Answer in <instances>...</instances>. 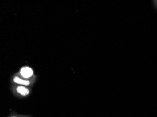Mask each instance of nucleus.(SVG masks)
<instances>
[{
	"label": "nucleus",
	"mask_w": 157,
	"mask_h": 117,
	"mask_svg": "<svg viewBox=\"0 0 157 117\" xmlns=\"http://www.w3.org/2000/svg\"><path fill=\"white\" fill-rule=\"evenodd\" d=\"M12 82L13 83L17 85H22L24 86H30L33 83L32 79H27L21 77L20 75H15L12 78Z\"/></svg>",
	"instance_id": "2"
},
{
	"label": "nucleus",
	"mask_w": 157,
	"mask_h": 117,
	"mask_svg": "<svg viewBox=\"0 0 157 117\" xmlns=\"http://www.w3.org/2000/svg\"><path fill=\"white\" fill-rule=\"evenodd\" d=\"M33 75V72L31 68L25 67L20 69L19 75L25 79H30Z\"/></svg>",
	"instance_id": "3"
},
{
	"label": "nucleus",
	"mask_w": 157,
	"mask_h": 117,
	"mask_svg": "<svg viewBox=\"0 0 157 117\" xmlns=\"http://www.w3.org/2000/svg\"><path fill=\"white\" fill-rule=\"evenodd\" d=\"M7 117H33L29 115H25V114H20L17 113L15 112H11Z\"/></svg>",
	"instance_id": "4"
},
{
	"label": "nucleus",
	"mask_w": 157,
	"mask_h": 117,
	"mask_svg": "<svg viewBox=\"0 0 157 117\" xmlns=\"http://www.w3.org/2000/svg\"><path fill=\"white\" fill-rule=\"evenodd\" d=\"M153 5H154L155 8L157 10V0L156 1H153Z\"/></svg>",
	"instance_id": "5"
},
{
	"label": "nucleus",
	"mask_w": 157,
	"mask_h": 117,
	"mask_svg": "<svg viewBox=\"0 0 157 117\" xmlns=\"http://www.w3.org/2000/svg\"><path fill=\"white\" fill-rule=\"evenodd\" d=\"M12 88L13 91L18 96L26 97L30 94V89L26 86L17 85V86H13Z\"/></svg>",
	"instance_id": "1"
}]
</instances>
